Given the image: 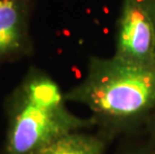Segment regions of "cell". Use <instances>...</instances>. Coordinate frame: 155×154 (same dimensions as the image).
<instances>
[{
    "label": "cell",
    "instance_id": "1",
    "mask_svg": "<svg viewBox=\"0 0 155 154\" xmlns=\"http://www.w3.org/2000/svg\"><path fill=\"white\" fill-rule=\"evenodd\" d=\"M87 106L109 131L131 129L155 107V67L124 60H93L87 77L65 95Z\"/></svg>",
    "mask_w": 155,
    "mask_h": 154
},
{
    "label": "cell",
    "instance_id": "2",
    "mask_svg": "<svg viewBox=\"0 0 155 154\" xmlns=\"http://www.w3.org/2000/svg\"><path fill=\"white\" fill-rule=\"evenodd\" d=\"M65 95L51 78L32 73L14 95L9 108L5 154H33L67 133L94 126L65 106Z\"/></svg>",
    "mask_w": 155,
    "mask_h": 154
},
{
    "label": "cell",
    "instance_id": "3",
    "mask_svg": "<svg viewBox=\"0 0 155 154\" xmlns=\"http://www.w3.org/2000/svg\"><path fill=\"white\" fill-rule=\"evenodd\" d=\"M115 55L155 67V23L150 10L138 0H125Z\"/></svg>",
    "mask_w": 155,
    "mask_h": 154
},
{
    "label": "cell",
    "instance_id": "4",
    "mask_svg": "<svg viewBox=\"0 0 155 154\" xmlns=\"http://www.w3.org/2000/svg\"><path fill=\"white\" fill-rule=\"evenodd\" d=\"M23 19L18 0H0V59L22 48Z\"/></svg>",
    "mask_w": 155,
    "mask_h": 154
},
{
    "label": "cell",
    "instance_id": "5",
    "mask_svg": "<svg viewBox=\"0 0 155 154\" xmlns=\"http://www.w3.org/2000/svg\"><path fill=\"white\" fill-rule=\"evenodd\" d=\"M106 145L104 136L75 131L58 137L33 154H104Z\"/></svg>",
    "mask_w": 155,
    "mask_h": 154
},
{
    "label": "cell",
    "instance_id": "6",
    "mask_svg": "<svg viewBox=\"0 0 155 154\" xmlns=\"http://www.w3.org/2000/svg\"><path fill=\"white\" fill-rule=\"evenodd\" d=\"M128 154H155V149L153 148H140Z\"/></svg>",
    "mask_w": 155,
    "mask_h": 154
},
{
    "label": "cell",
    "instance_id": "7",
    "mask_svg": "<svg viewBox=\"0 0 155 154\" xmlns=\"http://www.w3.org/2000/svg\"><path fill=\"white\" fill-rule=\"evenodd\" d=\"M150 1H151V7H152V9L150 10V12H152L151 13V15L152 14L155 15V0H150ZM152 17H153V20L155 22V16H152Z\"/></svg>",
    "mask_w": 155,
    "mask_h": 154
},
{
    "label": "cell",
    "instance_id": "8",
    "mask_svg": "<svg viewBox=\"0 0 155 154\" xmlns=\"http://www.w3.org/2000/svg\"><path fill=\"white\" fill-rule=\"evenodd\" d=\"M150 125H151V130H152L153 136L155 137V116L153 117L152 120H150Z\"/></svg>",
    "mask_w": 155,
    "mask_h": 154
}]
</instances>
